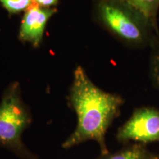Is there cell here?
<instances>
[{
	"mask_svg": "<svg viewBox=\"0 0 159 159\" xmlns=\"http://www.w3.org/2000/svg\"><path fill=\"white\" fill-rule=\"evenodd\" d=\"M68 100L77 114V124L62 148L69 149L87 141H94L100 148L101 154L108 152L105 136L114 119L120 114L124 98L99 89L84 69L78 66L75 71Z\"/></svg>",
	"mask_w": 159,
	"mask_h": 159,
	"instance_id": "obj_1",
	"label": "cell"
},
{
	"mask_svg": "<svg viewBox=\"0 0 159 159\" xmlns=\"http://www.w3.org/2000/svg\"><path fill=\"white\" fill-rule=\"evenodd\" d=\"M94 13L103 28L131 48H150L159 35V29L124 0H96Z\"/></svg>",
	"mask_w": 159,
	"mask_h": 159,
	"instance_id": "obj_2",
	"label": "cell"
},
{
	"mask_svg": "<svg viewBox=\"0 0 159 159\" xmlns=\"http://www.w3.org/2000/svg\"><path fill=\"white\" fill-rule=\"evenodd\" d=\"M31 123V115L21 99L19 85H10L0 102V147L23 159H39L24 144V131Z\"/></svg>",
	"mask_w": 159,
	"mask_h": 159,
	"instance_id": "obj_3",
	"label": "cell"
},
{
	"mask_svg": "<svg viewBox=\"0 0 159 159\" xmlns=\"http://www.w3.org/2000/svg\"><path fill=\"white\" fill-rule=\"evenodd\" d=\"M119 142L146 145L159 143V109L142 106L135 109L130 118L117 130Z\"/></svg>",
	"mask_w": 159,
	"mask_h": 159,
	"instance_id": "obj_4",
	"label": "cell"
},
{
	"mask_svg": "<svg viewBox=\"0 0 159 159\" xmlns=\"http://www.w3.org/2000/svg\"><path fill=\"white\" fill-rule=\"evenodd\" d=\"M55 13V8H45L33 3L25 11L21 20L19 39L34 47H39L43 40L47 24Z\"/></svg>",
	"mask_w": 159,
	"mask_h": 159,
	"instance_id": "obj_5",
	"label": "cell"
},
{
	"mask_svg": "<svg viewBox=\"0 0 159 159\" xmlns=\"http://www.w3.org/2000/svg\"><path fill=\"white\" fill-rule=\"evenodd\" d=\"M153 153L150 152L145 145L130 143L114 152L100 154L95 159H152Z\"/></svg>",
	"mask_w": 159,
	"mask_h": 159,
	"instance_id": "obj_6",
	"label": "cell"
},
{
	"mask_svg": "<svg viewBox=\"0 0 159 159\" xmlns=\"http://www.w3.org/2000/svg\"><path fill=\"white\" fill-rule=\"evenodd\" d=\"M129 5L144 14L152 25L158 28V13L159 11V0H124Z\"/></svg>",
	"mask_w": 159,
	"mask_h": 159,
	"instance_id": "obj_7",
	"label": "cell"
},
{
	"mask_svg": "<svg viewBox=\"0 0 159 159\" xmlns=\"http://www.w3.org/2000/svg\"><path fill=\"white\" fill-rule=\"evenodd\" d=\"M148 75L152 86L159 91V35L150 46Z\"/></svg>",
	"mask_w": 159,
	"mask_h": 159,
	"instance_id": "obj_8",
	"label": "cell"
},
{
	"mask_svg": "<svg viewBox=\"0 0 159 159\" xmlns=\"http://www.w3.org/2000/svg\"><path fill=\"white\" fill-rule=\"evenodd\" d=\"M0 3L12 15L27 11L33 4V0H0Z\"/></svg>",
	"mask_w": 159,
	"mask_h": 159,
	"instance_id": "obj_9",
	"label": "cell"
},
{
	"mask_svg": "<svg viewBox=\"0 0 159 159\" xmlns=\"http://www.w3.org/2000/svg\"><path fill=\"white\" fill-rule=\"evenodd\" d=\"M58 0H33V3L45 8H52V7L57 5Z\"/></svg>",
	"mask_w": 159,
	"mask_h": 159,
	"instance_id": "obj_10",
	"label": "cell"
},
{
	"mask_svg": "<svg viewBox=\"0 0 159 159\" xmlns=\"http://www.w3.org/2000/svg\"><path fill=\"white\" fill-rule=\"evenodd\" d=\"M152 159H159V156H156V155L153 154V156H152Z\"/></svg>",
	"mask_w": 159,
	"mask_h": 159,
	"instance_id": "obj_11",
	"label": "cell"
}]
</instances>
